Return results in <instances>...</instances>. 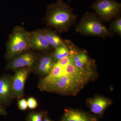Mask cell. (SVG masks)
<instances>
[{
    "mask_svg": "<svg viewBox=\"0 0 121 121\" xmlns=\"http://www.w3.org/2000/svg\"><path fill=\"white\" fill-rule=\"evenodd\" d=\"M56 62L60 67L58 75L54 78H44L40 80L39 87L43 91L75 95L95 75V73L86 72L76 67L71 53Z\"/></svg>",
    "mask_w": 121,
    "mask_h": 121,
    "instance_id": "cell-1",
    "label": "cell"
},
{
    "mask_svg": "<svg viewBox=\"0 0 121 121\" xmlns=\"http://www.w3.org/2000/svg\"><path fill=\"white\" fill-rule=\"evenodd\" d=\"M77 18L78 16L71 7L62 0H58L48 6L44 22L57 33H63L69 31Z\"/></svg>",
    "mask_w": 121,
    "mask_h": 121,
    "instance_id": "cell-2",
    "label": "cell"
},
{
    "mask_svg": "<svg viewBox=\"0 0 121 121\" xmlns=\"http://www.w3.org/2000/svg\"><path fill=\"white\" fill-rule=\"evenodd\" d=\"M75 30L83 35L103 39L112 37L115 35L104 25L95 13L88 12L81 18L76 26Z\"/></svg>",
    "mask_w": 121,
    "mask_h": 121,
    "instance_id": "cell-3",
    "label": "cell"
},
{
    "mask_svg": "<svg viewBox=\"0 0 121 121\" xmlns=\"http://www.w3.org/2000/svg\"><path fill=\"white\" fill-rule=\"evenodd\" d=\"M29 32L23 27L16 26L9 36L5 58L10 60L20 54L31 50L29 41Z\"/></svg>",
    "mask_w": 121,
    "mask_h": 121,
    "instance_id": "cell-4",
    "label": "cell"
},
{
    "mask_svg": "<svg viewBox=\"0 0 121 121\" xmlns=\"http://www.w3.org/2000/svg\"><path fill=\"white\" fill-rule=\"evenodd\" d=\"M91 7L101 21L106 23L120 16L121 4L115 0H96Z\"/></svg>",
    "mask_w": 121,
    "mask_h": 121,
    "instance_id": "cell-5",
    "label": "cell"
},
{
    "mask_svg": "<svg viewBox=\"0 0 121 121\" xmlns=\"http://www.w3.org/2000/svg\"><path fill=\"white\" fill-rule=\"evenodd\" d=\"M71 54L74 64L78 69L89 73H95V63L85 50H80L72 43Z\"/></svg>",
    "mask_w": 121,
    "mask_h": 121,
    "instance_id": "cell-6",
    "label": "cell"
},
{
    "mask_svg": "<svg viewBox=\"0 0 121 121\" xmlns=\"http://www.w3.org/2000/svg\"><path fill=\"white\" fill-rule=\"evenodd\" d=\"M30 50L20 54L9 60L7 65V69L15 70L23 67H34L39 58L37 55Z\"/></svg>",
    "mask_w": 121,
    "mask_h": 121,
    "instance_id": "cell-7",
    "label": "cell"
},
{
    "mask_svg": "<svg viewBox=\"0 0 121 121\" xmlns=\"http://www.w3.org/2000/svg\"><path fill=\"white\" fill-rule=\"evenodd\" d=\"M32 70V68L29 67L15 70V75L12 77V94L13 97L19 99L23 96L25 82Z\"/></svg>",
    "mask_w": 121,
    "mask_h": 121,
    "instance_id": "cell-8",
    "label": "cell"
},
{
    "mask_svg": "<svg viewBox=\"0 0 121 121\" xmlns=\"http://www.w3.org/2000/svg\"><path fill=\"white\" fill-rule=\"evenodd\" d=\"M29 41L31 49L41 52H49L52 49L41 29L29 32Z\"/></svg>",
    "mask_w": 121,
    "mask_h": 121,
    "instance_id": "cell-9",
    "label": "cell"
},
{
    "mask_svg": "<svg viewBox=\"0 0 121 121\" xmlns=\"http://www.w3.org/2000/svg\"><path fill=\"white\" fill-rule=\"evenodd\" d=\"M56 62L52 53L47 52L38 59L35 67L39 73L47 76L51 72Z\"/></svg>",
    "mask_w": 121,
    "mask_h": 121,
    "instance_id": "cell-10",
    "label": "cell"
},
{
    "mask_svg": "<svg viewBox=\"0 0 121 121\" xmlns=\"http://www.w3.org/2000/svg\"><path fill=\"white\" fill-rule=\"evenodd\" d=\"M13 96L12 77L4 75L0 77V103H6Z\"/></svg>",
    "mask_w": 121,
    "mask_h": 121,
    "instance_id": "cell-11",
    "label": "cell"
},
{
    "mask_svg": "<svg viewBox=\"0 0 121 121\" xmlns=\"http://www.w3.org/2000/svg\"><path fill=\"white\" fill-rule=\"evenodd\" d=\"M88 103L91 112L95 114H99L102 113L112 102L110 99L107 98L97 96L90 99Z\"/></svg>",
    "mask_w": 121,
    "mask_h": 121,
    "instance_id": "cell-12",
    "label": "cell"
},
{
    "mask_svg": "<svg viewBox=\"0 0 121 121\" xmlns=\"http://www.w3.org/2000/svg\"><path fill=\"white\" fill-rule=\"evenodd\" d=\"M41 30L45 39L54 49L66 44V40H64L56 31L49 28Z\"/></svg>",
    "mask_w": 121,
    "mask_h": 121,
    "instance_id": "cell-13",
    "label": "cell"
},
{
    "mask_svg": "<svg viewBox=\"0 0 121 121\" xmlns=\"http://www.w3.org/2000/svg\"><path fill=\"white\" fill-rule=\"evenodd\" d=\"M86 114L79 111L66 110L61 121H94Z\"/></svg>",
    "mask_w": 121,
    "mask_h": 121,
    "instance_id": "cell-14",
    "label": "cell"
},
{
    "mask_svg": "<svg viewBox=\"0 0 121 121\" xmlns=\"http://www.w3.org/2000/svg\"><path fill=\"white\" fill-rule=\"evenodd\" d=\"M65 45L60 46L55 49L52 55L56 62L67 57L71 54V41L66 40Z\"/></svg>",
    "mask_w": 121,
    "mask_h": 121,
    "instance_id": "cell-15",
    "label": "cell"
},
{
    "mask_svg": "<svg viewBox=\"0 0 121 121\" xmlns=\"http://www.w3.org/2000/svg\"><path fill=\"white\" fill-rule=\"evenodd\" d=\"M109 29L115 34L121 37V17H118L111 21Z\"/></svg>",
    "mask_w": 121,
    "mask_h": 121,
    "instance_id": "cell-16",
    "label": "cell"
},
{
    "mask_svg": "<svg viewBox=\"0 0 121 121\" xmlns=\"http://www.w3.org/2000/svg\"><path fill=\"white\" fill-rule=\"evenodd\" d=\"M43 115L40 113H33L29 115L28 121H43Z\"/></svg>",
    "mask_w": 121,
    "mask_h": 121,
    "instance_id": "cell-17",
    "label": "cell"
},
{
    "mask_svg": "<svg viewBox=\"0 0 121 121\" xmlns=\"http://www.w3.org/2000/svg\"><path fill=\"white\" fill-rule=\"evenodd\" d=\"M28 106L30 109H34L37 107L38 104L36 99L32 97L29 98L27 101Z\"/></svg>",
    "mask_w": 121,
    "mask_h": 121,
    "instance_id": "cell-18",
    "label": "cell"
},
{
    "mask_svg": "<svg viewBox=\"0 0 121 121\" xmlns=\"http://www.w3.org/2000/svg\"><path fill=\"white\" fill-rule=\"evenodd\" d=\"M18 107L19 109L21 110H26L28 107L27 102L26 99H20L18 102Z\"/></svg>",
    "mask_w": 121,
    "mask_h": 121,
    "instance_id": "cell-19",
    "label": "cell"
},
{
    "mask_svg": "<svg viewBox=\"0 0 121 121\" xmlns=\"http://www.w3.org/2000/svg\"><path fill=\"white\" fill-rule=\"evenodd\" d=\"M7 113V112L4 109L0 106V115H5Z\"/></svg>",
    "mask_w": 121,
    "mask_h": 121,
    "instance_id": "cell-20",
    "label": "cell"
},
{
    "mask_svg": "<svg viewBox=\"0 0 121 121\" xmlns=\"http://www.w3.org/2000/svg\"><path fill=\"white\" fill-rule=\"evenodd\" d=\"M43 121H51V120H50V119H48V118H46V119H44V120Z\"/></svg>",
    "mask_w": 121,
    "mask_h": 121,
    "instance_id": "cell-21",
    "label": "cell"
},
{
    "mask_svg": "<svg viewBox=\"0 0 121 121\" xmlns=\"http://www.w3.org/2000/svg\"><path fill=\"white\" fill-rule=\"evenodd\" d=\"M67 0L68 2L70 3V2L71 1V0Z\"/></svg>",
    "mask_w": 121,
    "mask_h": 121,
    "instance_id": "cell-22",
    "label": "cell"
}]
</instances>
